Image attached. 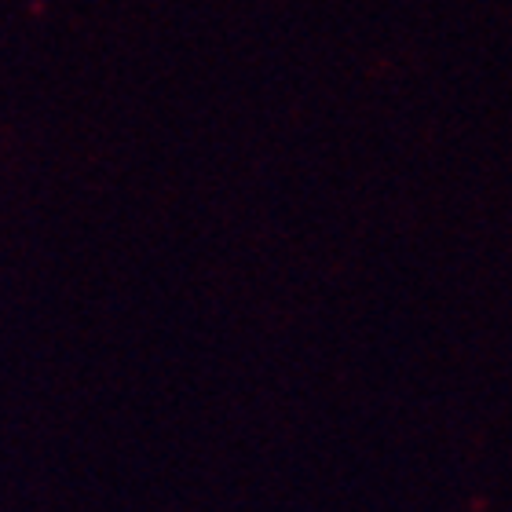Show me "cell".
<instances>
[]
</instances>
